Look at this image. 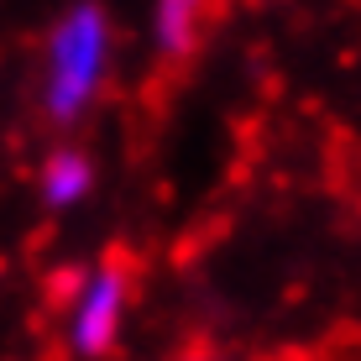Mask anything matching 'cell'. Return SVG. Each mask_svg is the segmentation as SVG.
<instances>
[{
  "instance_id": "obj_1",
  "label": "cell",
  "mask_w": 361,
  "mask_h": 361,
  "mask_svg": "<svg viewBox=\"0 0 361 361\" xmlns=\"http://www.w3.org/2000/svg\"><path fill=\"white\" fill-rule=\"evenodd\" d=\"M110 63H116V27L99 6H68L53 21L42 42V73H37V99L42 116L68 126L105 94Z\"/></svg>"
},
{
  "instance_id": "obj_2",
  "label": "cell",
  "mask_w": 361,
  "mask_h": 361,
  "mask_svg": "<svg viewBox=\"0 0 361 361\" xmlns=\"http://www.w3.org/2000/svg\"><path fill=\"white\" fill-rule=\"evenodd\" d=\"M131 314V278L121 262H99L90 272H79L68 288V314H63V341L73 356L94 361L105 351H116L126 335Z\"/></svg>"
},
{
  "instance_id": "obj_3",
  "label": "cell",
  "mask_w": 361,
  "mask_h": 361,
  "mask_svg": "<svg viewBox=\"0 0 361 361\" xmlns=\"http://www.w3.org/2000/svg\"><path fill=\"white\" fill-rule=\"evenodd\" d=\"M37 189H42L47 209H73L94 194V163L79 152V147H58L47 152V163L37 168Z\"/></svg>"
},
{
  "instance_id": "obj_4",
  "label": "cell",
  "mask_w": 361,
  "mask_h": 361,
  "mask_svg": "<svg viewBox=\"0 0 361 361\" xmlns=\"http://www.w3.org/2000/svg\"><path fill=\"white\" fill-rule=\"evenodd\" d=\"M199 21L204 11L194 0H157L152 6V42L163 58H189L199 47Z\"/></svg>"
}]
</instances>
